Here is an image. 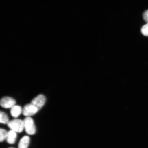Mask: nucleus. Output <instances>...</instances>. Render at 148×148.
I'll return each instance as SVG.
<instances>
[{
  "label": "nucleus",
  "instance_id": "nucleus-11",
  "mask_svg": "<svg viewBox=\"0 0 148 148\" xmlns=\"http://www.w3.org/2000/svg\"><path fill=\"white\" fill-rule=\"evenodd\" d=\"M142 34L145 36H148V23L144 25L141 29Z\"/></svg>",
  "mask_w": 148,
  "mask_h": 148
},
{
  "label": "nucleus",
  "instance_id": "nucleus-8",
  "mask_svg": "<svg viewBox=\"0 0 148 148\" xmlns=\"http://www.w3.org/2000/svg\"><path fill=\"white\" fill-rule=\"evenodd\" d=\"M23 111L21 106L15 105L11 108V115L14 118H18L23 113Z\"/></svg>",
  "mask_w": 148,
  "mask_h": 148
},
{
  "label": "nucleus",
  "instance_id": "nucleus-5",
  "mask_svg": "<svg viewBox=\"0 0 148 148\" xmlns=\"http://www.w3.org/2000/svg\"><path fill=\"white\" fill-rule=\"evenodd\" d=\"M16 103V101L10 97H3L1 100V106L5 108H11L15 105Z\"/></svg>",
  "mask_w": 148,
  "mask_h": 148
},
{
  "label": "nucleus",
  "instance_id": "nucleus-12",
  "mask_svg": "<svg viewBox=\"0 0 148 148\" xmlns=\"http://www.w3.org/2000/svg\"><path fill=\"white\" fill-rule=\"evenodd\" d=\"M143 19L147 23H148V10L145 11L143 14Z\"/></svg>",
  "mask_w": 148,
  "mask_h": 148
},
{
  "label": "nucleus",
  "instance_id": "nucleus-13",
  "mask_svg": "<svg viewBox=\"0 0 148 148\" xmlns=\"http://www.w3.org/2000/svg\"></svg>",
  "mask_w": 148,
  "mask_h": 148
},
{
  "label": "nucleus",
  "instance_id": "nucleus-9",
  "mask_svg": "<svg viewBox=\"0 0 148 148\" xmlns=\"http://www.w3.org/2000/svg\"><path fill=\"white\" fill-rule=\"evenodd\" d=\"M0 116H1L0 122L1 123L4 124H7L8 123L9 121V118L6 114L4 112H1L0 113Z\"/></svg>",
  "mask_w": 148,
  "mask_h": 148
},
{
  "label": "nucleus",
  "instance_id": "nucleus-7",
  "mask_svg": "<svg viewBox=\"0 0 148 148\" xmlns=\"http://www.w3.org/2000/svg\"><path fill=\"white\" fill-rule=\"evenodd\" d=\"M30 139L29 136H24L20 139L18 144V148H28L30 143Z\"/></svg>",
  "mask_w": 148,
  "mask_h": 148
},
{
  "label": "nucleus",
  "instance_id": "nucleus-1",
  "mask_svg": "<svg viewBox=\"0 0 148 148\" xmlns=\"http://www.w3.org/2000/svg\"><path fill=\"white\" fill-rule=\"evenodd\" d=\"M7 125L9 128L16 132H23L24 130L23 120L19 119H14L9 121Z\"/></svg>",
  "mask_w": 148,
  "mask_h": 148
},
{
  "label": "nucleus",
  "instance_id": "nucleus-6",
  "mask_svg": "<svg viewBox=\"0 0 148 148\" xmlns=\"http://www.w3.org/2000/svg\"><path fill=\"white\" fill-rule=\"evenodd\" d=\"M17 133L12 130L8 131L6 139L7 143L10 144L15 143L17 137Z\"/></svg>",
  "mask_w": 148,
  "mask_h": 148
},
{
  "label": "nucleus",
  "instance_id": "nucleus-3",
  "mask_svg": "<svg viewBox=\"0 0 148 148\" xmlns=\"http://www.w3.org/2000/svg\"><path fill=\"white\" fill-rule=\"evenodd\" d=\"M38 109L31 103L25 105L23 109V114L26 117L34 115L38 111Z\"/></svg>",
  "mask_w": 148,
  "mask_h": 148
},
{
  "label": "nucleus",
  "instance_id": "nucleus-10",
  "mask_svg": "<svg viewBox=\"0 0 148 148\" xmlns=\"http://www.w3.org/2000/svg\"><path fill=\"white\" fill-rule=\"evenodd\" d=\"M8 131L3 129L0 130V141L1 142L4 141L6 140Z\"/></svg>",
  "mask_w": 148,
  "mask_h": 148
},
{
  "label": "nucleus",
  "instance_id": "nucleus-2",
  "mask_svg": "<svg viewBox=\"0 0 148 148\" xmlns=\"http://www.w3.org/2000/svg\"><path fill=\"white\" fill-rule=\"evenodd\" d=\"M24 130L27 134L33 135L36 134V128L34 120L30 117H26L23 120Z\"/></svg>",
  "mask_w": 148,
  "mask_h": 148
},
{
  "label": "nucleus",
  "instance_id": "nucleus-4",
  "mask_svg": "<svg viewBox=\"0 0 148 148\" xmlns=\"http://www.w3.org/2000/svg\"><path fill=\"white\" fill-rule=\"evenodd\" d=\"M45 101V96L42 94H39L32 99L31 103L36 106L39 110L44 106Z\"/></svg>",
  "mask_w": 148,
  "mask_h": 148
}]
</instances>
